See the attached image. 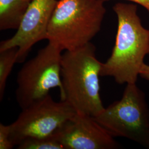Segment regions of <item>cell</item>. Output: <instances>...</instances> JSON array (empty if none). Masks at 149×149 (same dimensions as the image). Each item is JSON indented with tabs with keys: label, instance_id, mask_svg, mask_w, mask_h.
Listing matches in <instances>:
<instances>
[{
	"label": "cell",
	"instance_id": "12",
	"mask_svg": "<svg viewBox=\"0 0 149 149\" xmlns=\"http://www.w3.org/2000/svg\"><path fill=\"white\" fill-rule=\"evenodd\" d=\"M11 128L10 125L0 124V149H11L15 145L11 140Z\"/></svg>",
	"mask_w": 149,
	"mask_h": 149
},
{
	"label": "cell",
	"instance_id": "2",
	"mask_svg": "<svg viewBox=\"0 0 149 149\" xmlns=\"http://www.w3.org/2000/svg\"><path fill=\"white\" fill-rule=\"evenodd\" d=\"M102 63L92 43L62 54L61 101L68 102L76 112L96 117L105 108L100 96Z\"/></svg>",
	"mask_w": 149,
	"mask_h": 149
},
{
	"label": "cell",
	"instance_id": "9",
	"mask_svg": "<svg viewBox=\"0 0 149 149\" xmlns=\"http://www.w3.org/2000/svg\"><path fill=\"white\" fill-rule=\"evenodd\" d=\"M32 0H0V30L17 29Z\"/></svg>",
	"mask_w": 149,
	"mask_h": 149
},
{
	"label": "cell",
	"instance_id": "8",
	"mask_svg": "<svg viewBox=\"0 0 149 149\" xmlns=\"http://www.w3.org/2000/svg\"><path fill=\"white\" fill-rule=\"evenodd\" d=\"M64 149H116L121 148L94 117L76 112L53 134Z\"/></svg>",
	"mask_w": 149,
	"mask_h": 149
},
{
	"label": "cell",
	"instance_id": "6",
	"mask_svg": "<svg viewBox=\"0 0 149 149\" xmlns=\"http://www.w3.org/2000/svg\"><path fill=\"white\" fill-rule=\"evenodd\" d=\"M22 110L17 119L10 124L11 141L15 146L26 139L53 135L76 113L68 102L55 101L50 95Z\"/></svg>",
	"mask_w": 149,
	"mask_h": 149
},
{
	"label": "cell",
	"instance_id": "7",
	"mask_svg": "<svg viewBox=\"0 0 149 149\" xmlns=\"http://www.w3.org/2000/svg\"><path fill=\"white\" fill-rule=\"evenodd\" d=\"M56 2V0H32L15 34L0 43V52L17 48V63L24 62L32 47L47 39L49 23Z\"/></svg>",
	"mask_w": 149,
	"mask_h": 149
},
{
	"label": "cell",
	"instance_id": "13",
	"mask_svg": "<svg viewBox=\"0 0 149 149\" xmlns=\"http://www.w3.org/2000/svg\"><path fill=\"white\" fill-rule=\"evenodd\" d=\"M140 76L149 81V65L144 64L140 71Z\"/></svg>",
	"mask_w": 149,
	"mask_h": 149
},
{
	"label": "cell",
	"instance_id": "1",
	"mask_svg": "<svg viewBox=\"0 0 149 149\" xmlns=\"http://www.w3.org/2000/svg\"><path fill=\"white\" fill-rule=\"evenodd\" d=\"M113 9L118 19L116 42L110 57L102 64L101 76L113 77L119 84H136L149 54V29L143 27L137 6L118 2Z\"/></svg>",
	"mask_w": 149,
	"mask_h": 149
},
{
	"label": "cell",
	"instance_id": "4",
	"mask_svg": "<svg viewBox=\"0 0 149 149\" xmlns=\"http://www.w3.org/2000/svg\"><path fill=\"white\" fill-rule=\"evenodd\" d=\"M121 99L94 117L112 136L128 139L149 149V107L136 84L126 85Z\"/></svg>",
	"mask_w": 149,
	"mask_h": 149
},
{
	"label": "cell",
	"instance_id": "14",
	"mask_svg": "<svg viewBox=\"0 0 149 149\" xmlns=\"http://www.w3.org/2000/svg\"><path fill=\"white\" fill-rule=\"evenodd\" d=\"M111 0H103L104 2L109 1ZM131 2H133L140 5L142 6L149 12V0H126Z\"/></svg>",
	"mask_w": 149,
	"mask_h": 149
},
{
	"label": "cell",
	"instance_id": "11",
	"mask_svg": "<svg viewBox=\"0 0 149 149\" xmlns=\"http://www.w3.org/2000/svg\"><path fill=\"white\" fill-rule=\"evenodd\" d=\"M18 149H64L63 146L54 136L31 138L23 140L17 145Z\"/></svg>",
	"mask_w": 149,
	"mask_h": 149
},
{
	"label": "cell",
	"instance_id": "3",
	"mask_svg": "<svg viewBox=\"0 0 149 149\" xmlns=\"http://www.w3.org/2000/svg\"><path fill=\"white\" fill-rule=\"evenodd\" d=\"M103 0L57 1L48 26L47 40L62 51L90 43L100 31L106 14Z\"/></svg>",
	"mask_w": 149,
	"mask_h": 149
},
{
	"label": "cell",
	"instance_id": "10",
	"mask_svg": "<svg viewBox=\"0 0 149 149\" xmlns=\"http://www.w3.org/2000/svg\"><path fill=\"white\" fill-rule=\"evenodd\" d=\"M18 48H12L0 52V100L5 95L7 81L13 68L17 63Z\"/></svg>",
	"mask_w": 149,
	"mask_h": 149
},
{
	"label": "cell",
	"instance_id": "5",
	"mask_svg": "<svg viewBox=\"0 0 149 149\" xmlns=\"http://www.w3.org/2000/svg\"><path fill=\"white\" fill-rule=\"evenodd\" d=\"M62 50L53 43L40 49L26 62L17 77L16 99L22 109L49 95L54 88L62 90L61 63Z\"/></svg>",
	"mask_w": 149,
	"mask_h": 149
}]
</instances>
